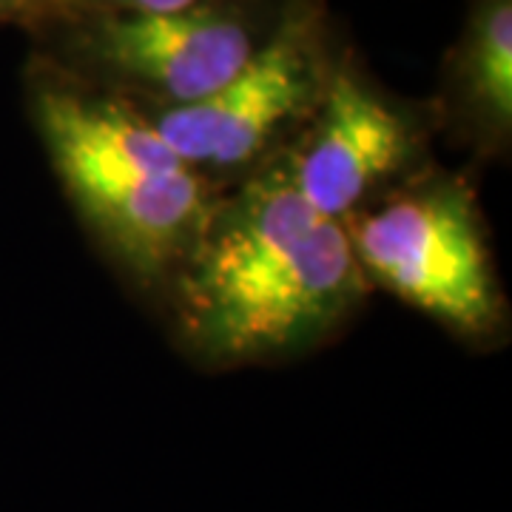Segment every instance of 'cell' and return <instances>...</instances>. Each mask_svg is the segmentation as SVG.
<instances>
[{
    "label": "cell",
    "mask_w": 512,
    "mask_h": 512,
    "mask_svg": "<svg viewBox=\"0 0 512 512\" xmlns=\"http://www.w3.org/2000/svg\"><path fill=\"white\" fill-rule=\"evenodd\" d=\"M362 291L348 231L279 165L211 211L180 276V311L205 353L254 359L319 336Z\"/></svg>",
    "instance_id": "cell-1"
},
{
    "label": "cell",
    "mask_w": 512,
    "mask_h": 512,
    "mask_svg": "<svg viewBox=\"0 0 512 512\" xmlns=\"http://www.w3.org/2000/svg\"><path fill=\"white\" fill-rule=\"evenodd\" d=\"M35 123L66 191L134 274H163L191 254L211 211L157 128L57 86L35 89Z\"/></svg>",
    "instance_id": "cell-2"
},
{
    "label": "cell",
    "mask_w": 512,
    "mask_h": 512,
    "mask_svg": "<svg viewBox=\"0 0 512 512\" xmlns=\"http://www.w3.org/2000/svg\"><path fill=\"white\" fill-rule=\"evenodd\" d=\"M359 268L458 330L495 319L493 274L473 202L447 183L390 202L348 231Z\"/></svg>",
    "instance_id": "cell-3"
},
{
    "label": "cell",
    "mask_w": 512,
    "mask_h": 512,
    "mask_svg": "<svg viewBox=\"0 0 512 512\" xmlns=\"http://www.w3.org/2000/svg\"><path fill=\"white\" fill-rule=\"evenodd\" d=\"M328 77L313 18L293 12L220 92L163 109L151 126L188 168H234L316 111Z\"/></svg>",
    "instance_id": "cell-4"
},
{
    "label": "cell",
    "mask_w": 512,
    "mask_h": 512,
    "mask_svg": "<svg viewBox=\"0 0 512 512\" xmlns=\"http://www.w3.org/2000/svg\"><path fill=\"white\" fill-rule=\"evenodd\" d=\"M72 46L89 69L171 109L220 92L262 37L239 9L205 0L160 15H83Z\"/></svg>",
    "instance_id": "cell-5"
},
{
    "label": "cell",
    "mask_w": 512,
    "mask_h": 512,
    "mask_svg": "<svg viewBox=\"0 0 512 512\" xmlns=\"http://www.w3.org/2000/svg\"><path fill=\"white\" fill-rule=\"evenodd\" d=\"M413 131L359 74L333 69L316 106V126L288 165L316 214L339 220L410 154Z\"/></svg>",
    "instance_id": "cell-6"
},
{
    "label": "cell",
    "mask_w": 512,
    "mask_h": 512,
    "mask_svg": "<svg viewBox=\"0 0 512 512\" xmlns=\"http://www.w3.org/2000/svg\"><path fill=\"white\" fill-rule=\"evenodd\" d=\"M450 97L478 131L510 137L512 0H473L450 63Z\"/></svg>",
    "instance_id": "cell-7"
},
{
    "label": "cell",
    "mask_w": 512,
    "mask_h": 512,
    "mask_svg": "<svg viewBox=\"0 0 512 512\" xmlns=\"http://www.w3.org/2000/svg\"><path fill=\"white\" fill-rule=\"evenodd\" d=\"M205 0H46V9H69L80 15H160V12H180Z\"/></svg>",
    "instance_id": "cell-8"
},
{
    "label": "cell",
    "mask_w": 512,
    "mask_h": 512,
    "mask_svg": "<svg viewBox=\"0 0 512 512\" xmlns=\"http://www.w3.org/2000/svg\"><path fill=\"white\" fill-rule=\"evenodd\" d=\"M9 20H26L23 9L15 0H0V23H9Z\"/></svg>",
    "instance_id": "cell-9"
},
{
    "label": "cell",
    "mask_w": 512,
    "mask_h": 512,
    "mask_svg": "<svg viewBox=\"0 0 512 512\" xmlns=\"http://www.w3.org/2000/svg\"><path fill=\"white\" fill-rule=\"evenodd\" d=\"M20 9H23V18H32V15H40L46 9V0H15Z\"/></svg>",
    "instance_id": "cell-10"
}]
</instances>
